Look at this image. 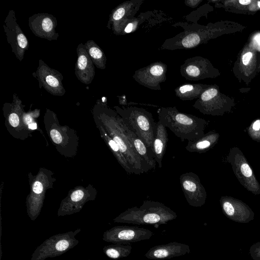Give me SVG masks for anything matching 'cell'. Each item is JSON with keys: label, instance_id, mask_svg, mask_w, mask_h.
<instances>
[{"label": "cell", "instance_id": "obj_1", "mask_svg": "<svg viewBox=\"0 0 260 260\" xmlns=\"http://www.w3.org/2000/svg\"><path fill=\"white\" fill-rule=\"evenodd\" d=\"M158 121L169 128L182 141H191L205 134L206 120L180 112L176 107H161L157 110Z\"/></svg>", "mask_w": 260, "mask_h": 260}, {"label": "cell", "instance_id": "obj_2", "mask_svg": "<svg viewBox=\"0 0 260 260\" xmlns=\"http://www.w3.org/2000/svg\"><path fill=\"white\" fill-rule=\"evenodd\" d=\"M177 217L176 213L165 204L145 200L139 207L128 208L113 220L118 223L152 225L157 228L159 225L167 224Z\"/></svg>", "mask_w": 260, "mask_h": 260}, {"label": "cell", "instance_id": "obj_3", "mask_svg": "<svg viewBox=\"0 0 260 260\" xmlns=\"http://www.w3.org/2000/svg\"><path fill=\"white\" fill-rule=\"evenodd\" d=\"M114 108L126 126L153 152L157 122H155L152 114L143 108L136 106L122 108L115 106Z\"/></svg>", "mask_w": 260, "mask_h": 260}, {"label": "cell", "instance_id": "obj_4", "mask_svg": "<svg viewBox=\"0 0 260 260\" xmlns=\"http://www.w3.org/2000/svg\"><path fill=\"white\" fill-rule=\"evenodd\" d=\"M109 121L112 139L118 145L125 157L133 174L140 175L149 172L150 169L138 154L131 141L125 130V125L119 115L111 111Z\"/></svg>", "mask_w": 260, "mask_h": 260}, {"label": "cell", "instance_id": "obj_5", "mask_svg": "<svg viewBox=\"0 0 260 260\" xmlns=\"http://www.w3.org/2000/svg\"><path fill=\"white\" fill-rule=\"evenodd\" d=\"M174 26L182 27L183 31L166 39L161 46V49L174 50L194 48L213 36V32L209 27L198 24L181 22Z\"/></svg>", "mask_w": 260, "mask_h": 260}, {"label": "cell", "instance_id": "obj_6", "mask_svg": "<svg viewBox=\"0 0 260 260\" xmlns=\"http://www.w3.org/2000/svg\"><path fill=\"white\" fill-rule=\"evenodd\" d=\"M81 229L53 235L38 246L32 254L31 260H45L60 256L73 248L79 243L75 236Z\"/></svg>", "mask_w": 260, "mask_h": 260}, {"label": "cell", "instance_id": "obj_7", "mask_svg": "<svg viewBox=\"0 0 260 260\" xmlns=\"http://www.w3.org/2000/svg\"><path fill=\"white\" fill-rule=\"evenodd\" d=\"M226 161L230 164L240 183L254 194H260V184L240 148L237 147L230 148L226 156Z\"/></svg>", "mask_w": 260, "mask_h": 260}, {"label": "cell", "instance_id": "obj_8", "mask_svg": "<svg viewBox=\"0 0 260 260\" xmlns=\"http://www.w3.org/2000/svg\"><path fill=\"white\" fill-rule=\"evenodd\" d=\"M153 233L145 228L127 225L114 226L105 231L103 240L111 243L127 244L149 240Z\"/></svg>", "mask_w": 260, "mask_h": 260}, {"label": "cell", "instance_id": "obj_9", "mask_svg": "<svg viewBox=\"0 0 260 260\" xmlns=\"http://www.w3.org/2000/svg\"><path fill=\"white\" fill-rule=\"evenodd\" d=\"M3 26L8 42L10 44L12 52L16 57L21 61L26 50L28 49L27 39L17 22L15 12L9 11Z\"/></svg>", "mask_w": 260, "mask_h": 260}, {"label": "cell", "instance_id": "obj_10", "mask_svg": "<svg viewBox=\"0 0 260 260\" xmlns=\"http://www.w3.org/2000/svg\"><path fill=\"white\" fill-rule=\"evenodd\" d=\"M167 66L155 61L135 71L133 78L140 85L150 89L161 90L160 84L166 81Z\"/></svg>", "mask_w": 260, "mask_h": 260}, {"label": "cell", "instance_id": "obj_11", "mask_svg": "<svg viewBox=\"0 0 260 260\" xmlns=\"http://www.w3.org/2000/svg\"><path fill=\"white\" fill-rule=\"evenodd\" d=\"M180 182L184 197L191 206L200 207L206 202L207 192L199 177L193 172H186L180 176Z\"/></svg>", "mask_w": 260, "mask_h": 260}, {"label": "cell", "instance_id": "obj_12", "mask_svg": "<svg viewBox=\"0 0 260 260\" xmlns=\"http://www.w3.org/2000/svg\"><path fill=\"white\" fill-rule=\"evenodd\" d=\"M143 0L125 1L114 8L109 15L107 26L114 34L121 35L125 25L134 19Z\"/></svg>", "mask_w": 260, "mask_h": 260}, {"label": "cell", "instance_id": "obj_13", "mask_svg": "<svg viewBox=\"0 0 260 260\" xmlns=\"http://www.w3.org/2000/svg\"><path fill=\"white\" fill-rule=\"evenodd\" d=\"M36 78L39 82V87L45 89L53 95L62 96L66 93L63 86L62 74L58 71L49 67L42 59L36 72Z\"/></svg>", "mask_w": 260, "mask_h": 260}, {"label": "cell", "instance_id": "obj_14", "mask_svg": "<svg viewBox=\"0 0 260 260\" xmlns=\"http://www.w3.org/2000/svg\"><path fill=\"white\" fill-rule=\"evenodd\" d=\"M214 69L210 61L201 56L187 58L180 68L181 76L190 81L213 77L214 75Z\"/></svg>", "mask_w": 260, "mask_h": 260}, {"label": "cell", "instance_id": "obj_15", "mask_svg": "<svg viewBox=\"0 0 260 260\" xmlns=\"http://www.w3.org/2000/svg\"><path fill=\"white\" fill-rule=\"evenodd\" d=\"M56 18L52 15L39 13L30 16L28 26L36 36L49 41L57 40L59 36L56 31Z\"/></svg>", "mask_w": 260, "mask_h": 260}, {"label": "cell", "instance_id": "obj_16", "mask_svg": "<svg viewBox=\"0 0 260 260\" xmlns=\"http://www.w3.org/2000/svg\"><path fill=\"white\" fill-rule=\"evenodd\" d=\"M216 87L209 86L194 102L193 107L204 114L222 115L225 111L218 99Z\"/></svg>", "mask_w": 260, "mask_h": 260}, {"label": "cell", "instance_id": "obj_17", "mask_svg": "<svg viewBox=\"0 0 260 260\" xmlns=\"http://www.w3.org/2000/svg\"><path fill=\"white\" fill-rule=\"evenodd\" d=\"M190 252L188 245L173 242L154 246L145 254V256L150 259L162 260L183 256Z\"/></svg>", "mask_w": 260, "mask_h": 260}, {"label": "cell", "instance_id": "obj_18", "mask_svg": "<svg viewBox=\"0 0 260 260\" xmlns=\"http://www.w3.org/2000/svg\"><path fill=\"white\" fill-rule=\"evenodd\" d=\"M76 50L77 59L75 67L76 76L81 82L89 84L95 76L94 64L83 43L78 45Z\"/></svg>", "mask_w": 260, "mask_h": 260}, {"label": "cell", "instance_id": "obj_19", "mask_svg": "<svg viewBox=\"0 0 260 260\" xmlns=\"http://www.w3.org/2000/svg\"><path fill=\"white\" fill-rule=\"evenodd\" d=\"M219 202L223 213L232 219H246L253 215L248 205L232 197H221Z\"/></svg>", "mask_w": 260, "mask_h": 260}, {"label": "cell", "instance_id": "obj_20", "mask_svg": "<svg viewBox=\"0 0 260 260\" xmlns=\"http://www.w3.org/2000/svg\"><path fill=\"white\" fill-rule=\"evenodd\" d=\"M219 137L217 132L209 131L199 138L188 141L185 149L189 152L205 153L217 143Z\"/></svg>", "mask_w": 260, "mask_h": 260}, {"label": "cell", "instance_id": "obj_21", "mask_svg": "<svg viewBox=\"0 0 260 260\" xmlns=\"http://www.w3.org/2000/svg\"><path fill=\"white\" fill-rule=\"evenodd\" d=\"M168 140L166 127L159 121L157 122L152 151L155 161L160 169L162 167V160L166 152Z\"/></svg>", "mask_w": 260, "mask_h": 260}, {"label": "cell", "instance_id": "obj_22", "mask_svg": "<svg viewBox=\"0 0 260 260\" xmlns=\"http://www.w3.org/2000/svg\"><path fill=\"white\" fill-rule=\"evenodd\" d=\"M125 128L128 138L138 154L146 163L150 170L155 169L156 162L154 158L153 152L150 150L144 142L131 131L126 125Z\"/></svg>", "mask_w": 260, "mask_h": 260}, {"label": "cell", "instance_id": "obj_23", "mask_svg": "<svg viewBox=\"0 0 260 260\" xmlns=\"http://www.w3.org/2000/svg\"><path fill=\"white\" fill-rule=\"evenodd\" d=\"M209 85L200 83H185L175 89L176 95L182 101L198 99Z\"/></svg>", "mask_w": 260, "mask_h": 260}, {"label": "cell", "instance_id": "obj_24", "mask_svg": "<svg viewBox=\"0 0 260 260\" xmlns=\"http://www.w3.org/2000/svg\"><path fill=\"white\" fill-rule=\"evenodd\" d=\"M84 46L94 64L98 69H105L107 58L99 46L93 40L87 41Z\"/></svg>", "mask_w": 260, "mask_h": 260}, {"label": "cell", "instance_id": "obj_25", "mask_svg": "<svg viewBox=\"0 0 260 260\" xmlns=\"http://www.w3.org/2000/svg\"><path fill=\"white\" fill-rule=\"evenodd\" d=\"M132 247L130 245L112 243L103 248L105 254L109 258L118 259L128 256L132 252Z\"/></svg>", "mask_w": 260, "mask_h": 260}, {"label": "cell", "instance_id": "obj_26", "mask_svg": "<svg viewBox=\"0 0 260 260\" xmlns=\"http://www.w3.org/2000/svg\"><path fill=\"white\" fill-rule=\"evenodd\" d=\"M247 131L248 135L253 140L260 142V118L255 119L247 127Z\"/></svg>", "mask_w": 260, "mask_h": 260}, {"label": "cell", "instance_id": "obj_27", "mask_svg": "<svg viewBox=\"0 0 260 260\" xmlns=\"http://www.w3.org/2000/svg\"><path fill=\"white\" fill-rule=\"evenodd\" d=\"M50 136L54 143L60 144L61 142V136L56 129H53L50 131Z\"/></svg>", "mask_w": 260, "mask_h": 260}, {"label": "cell", "instance_id": "obj_28", "mask_svg": "<svg viewBox=\"0 0 260 260\" xmlns=\"http://www.w3.org/2000/svg\"><path fill=\"white\" fill-rule=\"evenodd\" d=\"M83 196L84 193L81 190H77L72 193L71 199L73 202H77L81 200Z\"/></svg>", "mask_w": 260, "mask_h": 260}, {"label": "cell", "instance_id": "obj_29", "mask_svg": "<svg viewBox=\"0 0 260 260\" xmlns=\"http://www.w3.org/2000/svg\"><path fill=\"white\" fill-rule=\"evenodd\" d=\"M9 121L12 126H17L19 123V118L18 115L15 113H11L9 117Z\"/></svg>", "mask_w": 260, "mask_h": 260}, {"label": "cell", "instance_id": "obj_30", "mask_svg": "<svg viewBox=\"0 0 260 260\" xmlns=\"http://www.w3.org/2000/svg\"><path fill=\"white\" fill-rule=\"evenodd\" d=\"M201 0H186L184 2L185 5L191 8L197 7L201 3Z\"/></svg>", "mask_w": 260, "mask_h": 260}, {"label": "cell", "instance_id": "obj_31", "mask_svg": "<svg viewBox=\"0 0 260 260\" xmlns=\"http://www.w3.org/2000/svg\"><path fill=\"white\" fill-rule=\"evenodd\" d=\"M32 189L36 193H41L43 189L42 183L39 181H36L34 184Z\"/></svg>", "mask_w": 260, "mask_h": 260}, {"label": "cell", "instance_id": "obj_32", "mask_svg": "<svg viewBox=\"0 0 260 260\" xmlns=\"http://www.w3.org/2000/svg\"><path fill=\"white\" fill-rule=\"evenodd\" d=\"M252 54L250 52H246L243 55L242 60V62L244 65H247L249 63Z\"/></svg>", "mask_w": 260, "mask_h": 260}, {"label": "cell", "instance_id": "obj_33", "mask_svg": "<svg viewBox=\"0 0 260 260\" xmlns=\"http://www.w3.org/2000/svg\"><path fill=\"white\" fill-rule=\"evenodd\" d=\"M251 2L250 0H240L239 3L243 5H247L249 4Z\"/></svg>", "mask_w": 260, "mask_h": 260}, {"label": "cell", "instance_id": "obj_34", "mask_svg": "<svg viewBox=\"0 0 260 260\" xmlns=\"http://www.w3.org/2000/svg\"><path fill=\"white\" fill-rule=\"evenodd\" d=\"M28 128L31 129H36L37 128V125L36 123H29L28 124Z\"/></svg>", "mask_w": 260, "mask_h": 260}, {"label": "cell", "instance_id": "obj_35", "mask_svg": "<svg viewBox=\"0 0 260 260\" xmlns=\"http://www.w3.org/2000/svg\"><path fill=\"white\" fill-rule=\"evenodd\" d=\"M24 121L27 124H29L31 121V118L29 115L25 116Z\"/></svg>", "mask_w": 260, "mask_h": 260}, {"label": "cell", "instance_id": "obj_36", "mask_svg": "<svg viewBox=\"0 0 260 260\" xmlns=\"http://www.w3.org/2000/svg\"><path fill=\"white\" fill-rule=\"evenodd\" d=\"M256 42L258 44V45L260 46V36H257L256 39H255Z\"/></svg>", "mask_w": 260, "mask_h": 260}, {"label": "cell", "instance_id": "obj_37", "mask_svg": "<svg viewBox=\"0 0 260 260\" xmlns=\"http://www.w3.org/2000/svg\"><path fill=\"white\" fill-rule=\"evenodd\" d=\"M258 6L260 8V2H258Z\"/></svg>", "mask_w": 260, "mask_h": 260}, {"label": "cell", "instance_id": "obj_38", "mask_svg": "<svg viewBox=\"0 0 260 260\" xmlns=\"http://www.w3.org/2000/svg\"><path fill=\"white\" fill-rule=\"evenodd\" d=\"M86 260H90V259H86Z\"/></svg>", "mask_w": 260, "mask_h": 260}]
</instances>
